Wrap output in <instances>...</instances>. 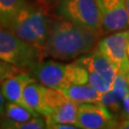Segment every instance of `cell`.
<instances>
[{"label":"cell","instance_id":"cell-1","mask_svg":"<svg viewBox=\"0 0 129 129\" xmlns=\"http://www.w3.org/2000/svg\"><path fill=\"white\" fill-rule=\"evenodd\" d=\"M100 34L58 17L53 19L41 51L43 59H76L96 48Z\"/></svg>","mask_w":129,"mask_h":129},{"label":"cell","instance_id":"cell-2","mask_svg":"<svg viewBox=\"0 0 129 129\" xmlns=\"http://www.w3.org/2000/svg\"><path fill=\"white\" fill-rule=\"evenodd\" d=\"M26 0L7 29L41 52L53 19L47 3Z\"/></svg>","mask_w":129,"mask_h":129},{"label":"cell","instance_id":"cell-3","mask_svg":"<svg viewBox=\"0 0 129 129\" xmlns=\"http://www.w3.org/2000/svg\"><path fill=\"white\" fill-rule=\"evenodd\" d=\"M30 74L39 83L54 89H64L88 82V71L76 62L64 64L55 60L42 59Z\"/></svg>","mask_w":129,"mask_h":129},{"label":"cell","instance_id":"cell-4","mask_svg":"<svg viewBox=\"0 0 129 129\" xmlns=\"http://www.w3.org/2000/svg\"><path fill=\"white\" fill-rule=\"evenodd\" d=\"M0 59L31 73L43 57L40 50L20 39L9 29L0 26Z\"/></svg>","mask_w":129,"mask_h":129},{"label":"cell","instance_id":"cell-5","mask_svg":"<svg viewBox=\"0 0 129 129\" xmlns=\"http://www.w3.org/2000/svg\"><path fill=\"white\" fill-rule=\"evenodd\" d=\"M55 14L81 27L102 33V21L96 0H59Z\"/></svg>","mask_w":129,"mask_h":129},{"label":"cell","instance_id":"cell-6","mask_svg":"<svg viewBox=\"0 0 129 129\" xmlns=\"http://www.w3.org/2000/svg\"><path fill=\"white\" fill-rule=\"evenodd\" d=\"M129 30L108 34L98 42L96 50L104 55L117 67L119 73L129 77V57L127 43Z\"/></svg>","mask_w":129,"mask_h":129},{"label":"cell","instance_id":"cell-7","mask_svg":"<svg viewBox=\"0 0 129 129\" xmlns=\"http://www.w3.org/2000/svg\"><path fill=\"white\" fill-rule=\"evenodd\" d=\"M120 118L102 102L78 104L77 123L82 129L118 128Z\"/></svg>","mask_w":129,"mask_h":129},{"label":"cell","instance_id":"cell-8","mask_svg":"<svg viewBox=\"0 0 129 129\" xmlns=\"http://www.w3.org/2000/svg\"><path fill=\"white\" fill-rule=\"evenodd\" d=\"M101 21L102 33L111 34L129 28L125 0H96Z\"/></svg>","mask_w":129,"mask_h":129},{"label":"cell","instance_id":"cell-9","mask_svg":"<svg viewBox=\"0 0 129 129\" xmlns=\"http://www.w3.org/2000/svg\"><path fill=\"white\" fill-rule=\"evenodd\" d=\"M75 62L81 65L88 72H94L100 75L111 85L119 73L115 65L97 50L83 55Z\"/></svg>","mask_w":129,"mask_h":129},{"label":"cell","instance_id":"cell-10","mask_svg":"<svg viewBox=\"0 0 129 129\" xmlns=\"http://www.w3.org/2000/svg\"><path fill=\"white\" fill-rule=\"evenodd\" d=\"M37 79L30 73L25 72V71H21L17 74L6 78L0 83V87H1L5 100L8 102H16V103L28 107L23 98L24 89L27 86V84Z\"/></svg>","mask_w":129,"mask_h":129},{"label":"cell","instance_id":"cell-11","mask_svg":"<svg viewBox=\"0 0 129 129\" xmlns=\"http://www.w3.org/2000/svg\"><path fill=\"white\" fill-rule=\"evenodd\" d=\"M45 89L46 86L35 80L27 84L23 93L24 101L28 107L42 117H46L51 113L45 100Z\"/></svg>","mask_w":129,"mask_h":129},{"label":"cell","instance_id":"cell-12","mask_svg":"<svg viewBox=\"0 0 129 129\" xmlns=\"http://www.w3.org/2000/svg\"><path fill=\"white\" fill-rule=\"evenodd\" d=\"M78 107L77 102L67 99L66 101L60 103L51 111L49 115L45 118L47 128H52L53 125L59 124V123H77V117H78Z\"/></svg>","mask_w":129,"mask_h":129},{"label":"cell","instance_id":"cell-13","mask_svg":"<svg viewBox=\"0 0 129 129\" xmlns=\"http://www.w3.org/2000/svg\"><path fill=\"white\" fill-rule=\"evenodd\" d=\"M60 90L64 93V95L68 99L77 102L78 104L96 103V102H101L102 101V93H100L88 83L72 85L70 87L60 89Z\"/></svg>","mask_w":129,"mask_h":129},{"label":"cell","instance_id":"cell-14","mask_svg":"<svg viewBox=\"0 0 129 129\" xmlns=\"http://www.w3.org/2000/svg\"><path fill=\"white\" fill-rule=\"evenodd\" d=\"M40 116L37 112L19 103L6 101L4 117L15 121H25Z\"/></svg>","mask_w":129,"mask_h":129},{"label":"cell","instance_id":"cell-15","mask_svg":"<svg viewBox=\"0 0 129 129\" xmlns=\"http://www.w3.org/2000/svg\"><path fill=\"white\" fill-rule=\"evenodd\" d=\"M26 0H0V26L7 28Z\"/></svg>","mask_w":129,"mask_h":129},{"label":"cell","instance_id":"cell-16","mask_svg":"<svg viewBox=\"0 0 129 129\" xmlns=\"http://www.w3.org/2000/svg\"><path fill=\"white\" fill-rule=\"evenodd\" d=\"M0 127L8 129H44L47 128V124L45 119L42 118L41 116L35 117L25 121H15L6 117H2L0 121Z\"/></svg>","mask_w":129,"mask_h":129},{"label":"cell","instance_id":"cell-17","mask_svg":"<svg viewBox=\"0 0 129 129\" xmlns=\"http://www.w3.org/2000/svg\"><path fill=\"white\" fill-rule=\"evenodd\" d=\"M121 102L122 101L112 90H110L109 92L105 93V94H102V101H101L102 104L105 105L116 116L120 115V108H121Z\"/></svg>","mask_w":129,"mask_h":129},{"label":"cell","instance_id":"cell-18","mask_svg":"<svg viewBox=\"0 0 129 129\" xmlns=\"http://www.w3.org/2000/svg\"><path fill=\"white\" fill-rule=\"evenodd\" d=\"M88 84L94 87L102 94L109 92L112 88V85L106 81L100 75L96 74L94 72H88Z\"/></svg>","mask_w":129,"mask_h":129},{"label":"cell","instance_id":"cell-19","mask_svg":"<svg viewBox=\"0 0 129 129\" xmlns=\"http://www.w3.org/2000/svg\"><path fill=\"white\" fill-rule=\"evenodd\" d=\"M21 71H23V70L19 69L18 67L10 64L4 60L0 59V83L3 80H5L6 78L17 74Z\"/></svg>","mask_w":129,"mask_h":129},{"label":"cell","instance_id":"cell-20","mask_svg":"<svg viewBox=\"0 0 129 129\" xmlns=\"http://www.w3.org/2000/svg\"><path fill=\"white\" fill-rule=\"evenodd\" d=\"M120 119L121 120H127L129 119V92L123 98L121 102V108H120Z\"/></svg>","mask_w":129,"mask_h":129},{"label":"cell","instance_id":"cell-21","mask_svg":"<svg viewBox=\"0 0 129 129\" xmlns=\"http://www.w3.org/2000/svg\"><path fill=\"white\" fill-rule=\"evenodd\" d=\"M52 128L54 129H78L79 126L74 123H59V124L53 125Z\"/></svg>","mask_w":129,"mask_h":129},{"label":"cell","instance_id":"cell-22","mask_svg":"<svg viewBox=\"0 0 129 129\" xmlns=\"http://www.w3.org/2000/svg\"><path fill=\"white\" fill-rule=\"evenodd\" d=\"M5 104H6V100H5L4 96H3V93L0 87V118L4 117L5 114Z\"/></svg>","mask_w":129,"mask_h":129},{"label":"cell","instance_id":"cell-23","mask_svg":"<svg viewBox=\"0 0 129 129\" xmlns=\"http://www.w3.org/2000/svg\"><path fill=\"white\" fill-rule=\"evenodd\" d=\"M118 128L121 129H129V119L127 120H121L120 121V124L118 126Z\"/></svg>","mask_w":129,"mask_h":129},{"label":"cell","instance_id":"cell-24","mask_svg":"<svg viewBox=\"0 0 129 129\" xmlns=\"http://www.w3.org/2000/svg\"><path fill=\"white\" fill-rule=\"evenodd\" d=\"M59 0H46V3L48 5V7L52 9V8H55V6L57 4V2H58Z\"/></svg>","mask_w":129,"mask_h":129},{"label":"cell","instance_id":"cell-25","mask_svg":"<svg viewBox=\"0 0 129 129\" xmlns=\"http://www.w3.org/2000/svg\"><path fill=\"white\" fill-rule=\"evenodd\" d=\"M126 3V10H127V14H128V20H129V0H125Z\"/></svg>","mask_w":129,"mask_h":129},{"label":"cell","instance_id":"cell-26","mask_svg":"<svg viewBox=\"0 0 129 129\" xmlns=\"http://www.w3.org/2000/svg\"><path fill=\"white\" fill-rule=\"evenodd\" d=\"M35 1H37V2H42V3H46V0H35Z\"/></svg>","mask_w":129,"mask_h":129},{"label":"cell","instance_id":"cell-27","mask_svg":"<svg viewBox=\"0 0 129 129\" xmlns=\"http://www.w3.org/2000/svg\"><path fill=\"white\" fill-rule=\"evenodd\" d=\"M127 54H128V57H129V39H128V43H127Z\"/></svg>","mask_w":129,"mask_h":129}]
</instances>
